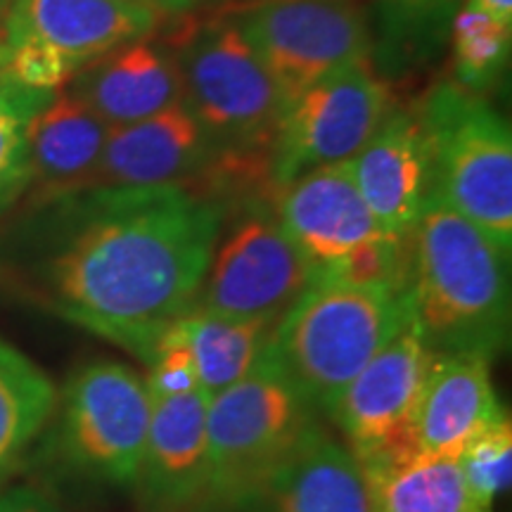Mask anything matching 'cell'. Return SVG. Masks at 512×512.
Segmentation results:
<instances>
[{"label": "cell", "instance_id": "obj_1", "mask_svg": "<svg viewBox=\"0 0 512 512\" xmlns=\"http://www.w3.org/2000/svg\"><path fill=\"white\" fill-rule=\"evenodd\" d=\"M34 211L0 280L145 363L162 332L197 306L226 216L188 185L81 190Z\"/></svg>", "mask_w": 512, "mask_h": 512}, {"label": "cell", "instance_id": "obj_2", "mask_svg": "<svg viewBox=\"0 0 512 512\" xmlns=\"http://www.w3.org/2000/svg\"><path fill=\"white\" fill-rule=\"evenodd\" d=\"M406 297L432 354L489 361L510 339V254L437 195L406 240Z\"/></svg>", "mask_w": 512, "mask_h": 512}, {"label": "cell", "instance_id": "obj_3", "mask_svg": "<svg viewBox=\"0 0 512 512\" xmlns=\"http://www.w3.org/2000/svg\"><path fill=\"white\" fill-rule=\"evenodd\" d=\"M183 102L214 145L216 159L200 190L223 207L238 200L273 197L271 152L285 100L235 19L221 15L190 31L178 46Z\"/></svg>", "mask_w": 512, "mask_h": 512}, {"label": "cell", "instance_id": "obj_4", "mask_svg": "<svg viewBox=\"0 0 512 512\" xmlns=\"http://www.w3.org/2000/svg\"><path fill=\"white\" fill-rule=\"evenodd\" d=\"M408 318L406 290L313 280L275 323L266 354L313 411L330 413L347 384Z\"/></svg>", "mask_w": 512, "mask_h": 512}, {"label": "cell", "instance_id": "obj_5", "mask_svg": "<svg viewBox=\"0 0 512 512\" xmlns=\"http://www.w3.org/2000/svg\"><path fill=\"white\" fill-rule=\"evenodd\" d=\"M318 422L271 356L209 399V477L204 505L247 510L259 501Z\"/></svg>", "mask_w": 512, "mask_h": 512}, {"label": "cell", "instance_id": "obj_6", "mask_svg": "<svg viewBox=\"0 0 512 512\" xmlns=\"http://www.w3.org/2000/svg\"><path fill=\"white\" fill-rule=\"evenodd\" d=\"M432 159V195L512 252V133L482 93L441 81L415 107Z\"/></svg>", "mask_w": 512, "mask_h": 512}, {"label": "cell", "instance_id": "obj_7", "mask_svg": "<svg viewBox=\"0 0 512 512\" xmlns=\"http://www.w3.org/2000/svg\"><path fill=\"white\" fill-rule=\"evenodd\" d=\"M273 209L316 280L406 290V242L389 238L370 214L349 162L297 176L275 190Z\"/></svg>", "mask_w": 512, "mask_h": 512}, {"label": "cell", "instance_id": "obj_8", "mask_svg": "<svg viewBox=\"0 0 512 512\" xmlns=\"http://www.w3.org/2000/svg\"><path fill=\"white\" fill-rule=\"evenodd\" d=\"M150 413L145 377L126 363L95 358L57 394L50 453L88 482L136 486Z\"/></svg>", "mask_w": 512, "mask_h": 512}, {"label": "cell", "instance_id": "obj_9", "mask_svg": "<svg viewBox=\"0 0 512 512\" xmlns=\"http://www.w3.org/2000/svg\"><path fill=\"white\" fill-rule=\"evenodd\" d=\"M285 107L339 69L373 57L363 0H249L228 12Z\"/></svg>", "mask_w": 512, "mask_h": 512}, {"label": "cell", "instance_id": "obj_10", "mask_svg": "<svg viewBox=\"0 0 512 512\" xmlns=\"http://www.w3.org/2000/svg\"><path fill=\"white\" fill-rule=\"evenodd\" d=\"M394 110L373 57L313 83L285 107L271 152L273 190L311 169L351 162Z\"/></svg>", "mask_w": 512, "mask_h": 512}, {"label": "cell", "instance_id": "obj_11", "mask_svg": "<svg viewBox=\"0 0 512 512\" xmlns=\"http://www.w3.org/2000/svg\"><path fill=\"white\" fill-rule=\"evenodd\" d=\"M313 280L316 273L280 226L273 200H249L216 242L197 306L278 323Z\"/></svg>", "mask_w": 512, "mask_h": 512}, {"label": "cell", "instance_id": "obj_12", "mask_svg": "<svg viewBox=\"0 0 512 512\" xmlns=\"http://www.w3.org/2000/svg\"><path fill=\"white\" fill-rule=\"evenodd\" d=\"M432 351L413 316L347 384L330 418L361 467L418 453L415 413Z\"/></svg>", "mask_w": 512, "mask_h": 512}, {"label": "cell", "instance_id": "obj_13", "mask_svg": "<svg viewBox=\"0 0 512 512\" xmlns=\"http://www.w3.org/2000/svg\"><path fill=\"white\" fill-rule=\"evenodd\" d=\"M162 22L136 0H10L0 41L46 50L74 79L102 55L155 36Z\"/></svg>", "mask_w": 512, "mask_h": 512}, {"label": "cell", "instance_id": "obj_14", "mask_svg": "<svg viewBox=\"0 0 512 512\" xmlns=\"http://www.w3.org/2000/svg\"><path fill=\"white\" fill-rule=\"evenodd\" d=\"M214 145L185 102L136 124L114 126L107 136L93 188H200L214 164ZM200 192V190H197Z\"/></svg>", "mask_w": 512, "mask_h": 512}, {"label": "cell", "instance_id": "obj_15", "mask_svg": "<svg viewBox=\"0 0 512 512\" xmlns=\"http://www.w3.org/2000/svg\"><path fill=\"white\" fill-rule=\"evenodd\" d=\"M349 164L380 228L389 238L406 242L432 197L430 145L415 110L394 107Z\"/></svg>", "mask_w": 512, "mask_h": 512}, {"label": "cell", "instance_id": "obj_16", "mask_svg": "<svg viewBox=\"0 0 512 512\" xmlns=\"http://www.w3.org/2000/svg\"><path fill=\"white\" fill-rule=\"evenodd\" d=\"M207 413L209 396L202 389L152 399L136 482L147 508L183 512L204 503L209 477Z\"/></svg>", "mask_w": 512, "mask_h": 512}, {"label": "cell", "instance_id": "obj_17", "mask_svg": "<svg viewBox=\"0 0 512 512\" xmlns=\"http://www.w3.org/2000/svg\"><path fill=\"white\" fill-rule=\"evenodd\" d=\"M69 93L110 128L155 117L183 102L178 50L157 34L138 38L83 67Z\"/></svg>", "mask_w": 512, "mask_h": 512}, {"label": "cell", "instance_id": "obj_18", "mask_svg": "<svg viewBox=\"0 0 512 512\" xmlns=\"http://www.w3.org/2000/svg\"><path fill=\"white\" fill-rule=\"evenodd\" d=\"M505 415L491 361L475 354H432L415 413L418 453L458 460L472 439Z\"/></svg>", "mask_w": 512, "mask_h": 512}, {"label": "cell", "instance_id": "obj_19", "mask_svg": "<svg viewBox=\"0 0 512 512\" xmlns=\"http://www.w3.org/2000/svg\"><path fill=\"white\" fill-rule=\"evenodd\" d=\"M110 126L74 93L64 91L29 128L31 207L86 190L98 169Z\"/></svg>", "mask_w": 512, "mask_h": 512}, {"label": "cell", "instance_id": "obj_20", "mask_svg": "<svg viewBox=\"0 0 512 512\" xmlns=\"http://www.w3.org/2000/svg\"><path fill=\"white\" fill-rule=\"evenodd\" d=\"M254 505L261 512H370V494L344 441L316 425Z\"/></svg>", "mask_w": 512, "mask_h": 512}, {"label": "cell", "instance_id": "obj_21", "mask_svg": "<svg viewBox=\"0 0 512 512\" xmlns=\"http://www.w3.org/2000/svg\"><path fill=\"white\" fill-rule=\"evenodd\" d=\"M181 325L200 389L209 399L245 380L259 366L275 330L271 320L230 318L202 306L183 313Z\"/></svg>", "mask_w": 512, "mask_h": 512}, {"label": "cell", "instance_id": "obj_22", "mask_svg": "<svg viewBox=\"0 0 512 512\" xmlns=\"http://www.w3.org/2000/svg\"><path fill=\"white\" fill-rule=\"evenodd\" d=\"M361 470L370 512H484L467 489L458 460L411 453Z\"/></svg>", "mask_w": 512, "mask_h": 512}, {"label": "cell", "instance_id": "obj_23", "mask_svg": "<svg viewBox=\"0 0 512 512\" xmlns=\"http://www.w3.org/2000/svg\"><path fill=\"white\" fill-rule=\"evenodd\" d=\"M55 403L53 380L0 339V484L50 425Z\"/></svg>", "mask_w": 512, "mask_h": 512}, {"label": "cell", "instance_id": "obj_24", "mask_svg": "<svg viewBox=\"0 0 512 512\" xmlns=\"http://www.w3.org/2000/svg\"><path fill=\"white\" fill-rule=\"evenodd\" d=\"M465 0H380L373 64L384 79L430 62L448 41Z\"/></svg>", "mask_w": 512, "mask_h": 512}, {"label": "cell", "instance_id": "obj_25", "mask_svg": "<svg viewBox=\"0 0 512 512\" xmlns=\"http://www.w3.org/2000/svg\"><path fill=\"white\" fill-rule=\"evenodd\" d=\"M448 43L456 72L453 81L472 93H484L508 67L512 24H503L501 19L465 0L451 22Z\"/></svg>", "mask_w": 512, "mask_h": 512}, {"label": "cell", "instance_id": "obj_26", "mask_svg": "<svg viewBox=\"0 0 512 512\" xmlns=\"http://www.w3.org/2000/svg\"><path fill=\"white\" fill-rule=\"evenodd\" d=\"M53 95L19 83L0 93V211L29 188V128Z\"/></svg>", "mask_w": 512, "mask_h": 512}, {"label": "cell", "instance_id": "obj_27", "mask_svg": "<svg viewBox=\"0 0 512 512\" xmlns=\"http://www.w3.org/2000/svg\"><path fill=\"white\" fill-rule=\"evenodd\" d=\"M467 489L484 512L508 494L512 479V422L508 413L467 444L458 458Z\"/></svg>", "mask_w": 512, "mask_h": 512}, {"label": "cell", "instance_id": "obj_28", "mask_svg": "<svg viewBox=\"0 0 512 512\" xmlns=\"http://www.w3.org/2000/svg\"><path fill=\"white\" fill-rule=\"evenodd\" d=\"M147 368H150V373H147L145 382L152 399H169V396L190 394L200 389L181 318H176L157 339Z\"/></svg>", "mask_w": 512, "mask_h": 512}, {"label": "cell", "instance_id": "obj_29", "mask_svg": "<svg viewBox=\"0 0 512 512\" xmlns=\"http://www.w3.org/2000/svg\"><path fill=\"white\" fill-rule=\"evenodd\" d=\"M0 512H62V508L36 486H12L0 494Z\"/></svg>", "mask_w": 512, "mask_h": 512}, {"label": "cell", "instance_id": "obj_30", "mask_svg": "<svg viewBox=\"0 0 512 512\" xmlns=\"http://www.w3.org/2000/svg\"><path fill=\"white\" fill-rule=\"evenodd\" d=\"M140 5H147L162 17H185L192 12L202 0H136Z\"/></svg>", "mask_w": 512, "mask_h": 512}, {"label": "cell", "instance_id": "obj_31", "mask_svg": "<svg viewBox=\"0 0 512 512\" xmlns=\"http://www.w3.org/2000/svg\"><path fill=\"white\" fill-rule=\"evenodd\" d=\"M467 3L486 10L503 24H512V0H467Z\"/></svg>", "mask_w": 512, "mask_h": 512}, {"label": "cell", "instance_id": "obj_32", "mask_svg": "<svg viewBox=\"0 0 512 512\" xmlns=\"http://www.w3.org/2000/svg\"><path fill=\"white\" fill-rule=\"evenodd\" d=\"M12 83L15 81L10 79L8 69H5V48H3V41H0V93H3L8 86H12Z\"/></svg>", "mask_w": 512, "mask_h": 512}, {"label": "cell", "instance_id": "obj_33", "mask_svg": "<svg viewBox=\"0 0 512 512\" xmlns=\"http://www.w3.org/2000/svg\"><path fill=\"white\" fill-rule=\"evenodd\" d=\"M5 10H8V3L0 0V34H3V19H5Z\"/></svg>", "mask_w": 512, "mask_h": 512}, {"label": "cell", "instance_id": "obj_34", "mask_svg": "<svg viewBox=\"0 0 512 512\" xmlns=\"http://www.w3.org/2000/svg\"><path fill=\"white\" fill-rule=\"evenodd\" d=\"M5 3H10V0H5Z\"/></svg>", "mask_w": 512, "mask_h": 512}]
</instances>
